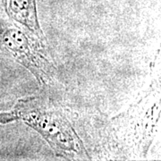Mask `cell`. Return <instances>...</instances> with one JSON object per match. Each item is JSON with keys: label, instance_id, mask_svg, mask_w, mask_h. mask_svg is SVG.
Returning <instances> with one entry per match:
<instances>
[{"label": "cell", "instance_id": "1", "mask_svg": "<svg viewBox=\"0 0 161 161\" xmlns=\"http://www.w3.org/2000/svg\"><path fill=\"white\" fill-rule=\"evenodd\" d=\"M18 120L40 134L55 155L68 160H90L83 142L60 108L47 97L19 98L12 110Z\"/></svg>", "mask_w": 161, "mask_h": 161}, {"label": "cell", "instance_id": "2", "mask_svg": "<svg viewBox=\"0 0 161 161\" xmlns=\"http://www.w3.org/2000/svg\"><path fill=\"white\" fill-rule=\"evenodd\" d=\"M0 52L23 65L41 85H50L58 69L43 42L14 22L0 21Z\"/></svg>", "mask_w": 161, "mask_h": 161}, {"label": "cell", "instance_id": "3", "mask_svg": "<svg viewBox=\"0 0 161 161\" xmlns=\"http://www.w3.org/2000/svg\"><path fill=\"white\" fill-rule=\"evenodd\" d=\"M2 4L10 20L46 42L38 17L37 0H2Z\"/></svg>", "mask_w": 161, "mask_h": 161}, {"label": "cell", "instance_id": "4", "mask_svg": "<svg viewBox=\"0 0 161 161\" xmlns=\"http://www.w3.org/2000/svg\"><path fill=\"white\" fill-rule=\"evenodd\" d=\"M17 117L13 111L0 112V124H8L14 121H17Z\"/></svg>", "mask_w": 161, "mask_h": 161}]
</instances>
